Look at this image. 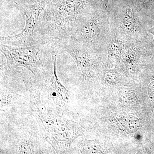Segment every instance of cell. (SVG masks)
<instances>
[{"label": "cell", "mask_w": 154, "mask_h": 154, "mask_svg": "<svg viewBox=\"0 0 154 154\" xmlns=\"http://www.w3.org/2000/svg\"><path fill=\"white\" fill-rule=\"evenodd\" d=\"M41 84L34 83L27 91L18 114H28L36 119L45 140L56 154H71L72 144L83 134L82 127L74 119L61 115L41 99Z\"/></svg>", "instance_id": "6da1fadb"}, {"label": "cell", "mask_w": 154, "mask_h": 154, "mask_svg": "<svg viewBox=\"0 0 154 154\" xmlns=\"http://www.w3.org/2000/svg\"><path fill=\"white\" fill-rule=\"evenodd\" d=\"M88 0H49L40 14L35 30L36 43L49 51H55L58 45L70 37L80 19L90 11Z\"/></svg>", "instance_id": "7a4b0ae2"}, {"label": "cell", "mask_w": 154, "mask_h": 154, "mask_svg": "<svg viewBox=\"0 0 154 154\" xmlns=\"http://www.w3.org/2000/svg\"><path fill=\"white\" fill-rule=\"evenodd\" d=\"M0 154H56L28 114L1 113Z\"/></svg>", "instance_id": "3957f363"}, {"label": "cell", "mask_w": 154, "mask_h": 154, "mask_svg": "<svg viewBox=\"0 0 154 154\" xmlns=\"http://www.w3.org/2000/svg\"><path fill=\"white\" fill-rule=\"evenodd\" d=\"M45 49L44 45L38 43L27 47H15L1 43V51L5 57L6 62L4 66L1 67V71L24 69L38 81L47 79L42 61Z\"/></svg>", "instance_id": "277c9868"}, {"label": "cell", "mask_w": 154, "mask_h": 154, "mask_svg": "<svg viewBox=\"0 0 154 154\" xmlns=\"http://www.w3.org/2000/svg\"><path fill=\"white\" fill-rule=\"evenodd\" d=\"M50 54L52 61V75L49 80L47 79L42 83V101L52 107L61 115L74 119L71 105V92L61 83L57 73L56 60L57 54L54 52Z\"/></svg>", "instance_id": "5b68a950"}, {"label": "cell", "mask_w": 154, "mask_h": 154, "mask_svg": "<svg viewBox=\"0 0 154 154\" xmlns=\"http://www.w3.org/2000/svg\"><path fill=\"white\" fill-rule=\"evenodd\" d=\"M49 0H42L33 5L15 4L23 10L26 16V22L21 33L12 36H1V43L15 47H27L36 44L34 33L39 16L43 12Z\"/></svg>", "instance_id": "8992f818"}, {"label": "cell", "mask_w": 154, "mask_h": 154, "mask_svg": "<svg viewBox=\"0 0 154 154\" xmlns=\"http://www.w3.org/2000/svg\"><path fill=\"white\" fill-rule=\"evenodd\" d=\"M122 25L126 30L131 33L139 31V26L134 12L131 8H128L123 16Z\"/></svg>", "instance_id": "52a82bcc"}, {"label": "cell", "mask_w": 154, "mask_h": 154, "mask_svg": "<svg viewBox=\"0 0 154 154\" xmlns=\"http://www.w3.org/2000/svg\"><path fill=\"white\" fill-rule=\"evenodd\" d=\"M123 45L122 42L118 39H114L108 45V51L109 54L113 56H119L122 51Z\"/></svg>", "instance_id": "ba28073f"}, {"label": "cell", "mask_w": 154, "mask_h": 154, "mask_svg": "<svg viewBox=\"0 0 154 154\" xmlns=\"http://www.w3.org/2000/svg\"><path fill=\"white\" fill-rule=\"evenodd\" d=\"M11 1H13V0H1V1H3V2H9ZM29 1L32 2L33 3H36L42 1V0H29Z\"/></svg>", "instance_id": "9c48e42d"}, {"label": "cell", "mask_w": 154, "mask_h": 154, "mask_svg": "<svg viewBox=\"0 0 154 154\" xmlns=\"http://www.w3.org/2000/svg\"><path fill=\"white\" fill-rule=\"evenodd\" d=\"M101 1H102V3L104 4L106 8H107V5H108L109 0H101Z\"/></svg>", "instance_id": "30bf717a"}, {"label": "cell", "mask_w": 154, "mask_h": 154, "mask_svg": "<svg viewBox=\"0 0 154 154\" xmlns=\"http://www.w3.org/2000/svg\"><path fill=\"white\" fill-rule=\"evenodd\" d=\"M149 33H152V34L153 35V36H154L153 41H154V27H153L151 29H150V30H149Z\"/></svg>", "instance_id": "8fae6325"}]
</instances>
